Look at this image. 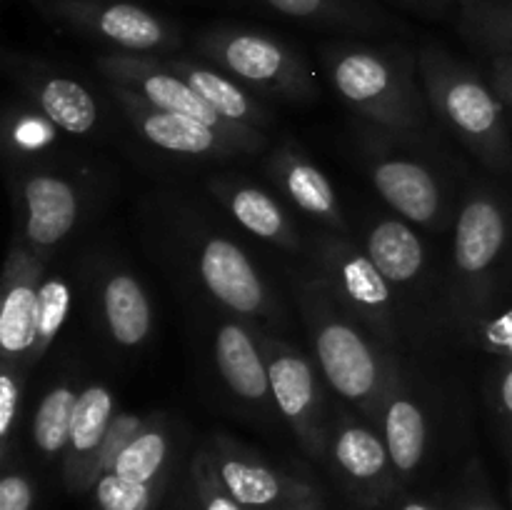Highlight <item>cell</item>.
I'll return each mask as SVG.
<instances>
[{"label":"cell","instance_id":"obj_1","mask_svg":"<svg viewBox=\"0 0 512 510\" xmlns=\"http://www.w3.org/2000/svg\"><path fill=\"white\" fill-rule=\"evenodd\" d=\"M295 293L330 388L380 423L385 398L400 370L398 360L385 350L383 340L333 298L318 275L298 280Z\"/></svg>","mask_w":512,"mask_h":510},{"label":"cell","instance_id":"obj_2","mask_svg":"<svg viewBox=\"0 0 512 510\" xmlns=\"http://www.w3.org/2000/svg\"><path fill=\"white\" fill-rule=\"evenodd\" d=\"M335 93L360 118L390 133H418L428 123V100L418 78V55L398 45L340 40L323 48Z\"/></svg>","mask_w":512,"mask_h":510},{"label":"cell","instance_id":"obj_3","mask_svg":"<svg viewBox=\"0 0 512 510\" xmlns=\"http://www.w3.org/2000/svg\"><path fill=\"white\" fill-rule=\"evenodd\" d=\"M418 78L430 113L475 158L498 173L512 170L505 103L490 80L438 45L418 53Z\"/></svg>","mask_w":512,"mask_h":510},{"label":"cell","instance_id":"obj_4","mask_svg":"<svg viewBox=\"0 0 512 510\" xmlns=\"http://www.w3.org/2000/svg\"><path fill=\"white\" fill-rule=\"evenodd\" d=\"M508 243V205L495 190L475 188L460 205L453 235V305L465 330L485 318Z\"/></svg>","mask_w":512,"mask_h":510},{"label":"cell","instance_id":"obj_5","mask_svg":"<svg viewBox=\"0 0 512 510\" xmlns=\"http://www.w3.org/2000/svg\"><path fill=\"white\" fill-rule=\"evenodd\" d=\"M200 58L250 90L283 100H313L318 93L308 60L285 40L240 25H213L195 40Z\"/></svg>","mask_w":512,"mask_h":510},{"label":"cell","instance_id":"obj_6","mask_svg":"<svg viewBox=\"0 0 512 510\" xmlns=\"http://www.w3.org/2000/svg\"><path fill=\"white\" fill-rule=\"evenodd\" d=\"M100 73L115 85H123V88L133 90L140 98L148 100L155 108L170 110V113L188 115V118L200 120V123L210 125L213 130H218L220 135H225L228 140H233L243 153H255V150L263 148V135L258 128H250V125L233 123V120L223 118L220 113H215L178 73L168 65V60H160L155 55H140V53H115L100 55L95 60Z\"/></svg>","mask_w":512,"mask_h":510},{"label":"cell","instance_id":"obj_7","mask_svg":"<svg viewBox=\"0 0 512 510\" xmlns=\"http://www.w3.org/2000/svg\"><path fill=\"white\" fill-rule=\"evenodd\" d=\"M315 263L325 288L375 338L385 345L398 338L393 285L385 280L365 250L338 235H323L315 240Z\"/></svg>","mask_w":512,"mask_h":510},{"label":"cell","instance_id":"obj_8","mask_svg":"<svg viewBox=\"0 0 512 510\" xmlns=\"http://www.w3.org/2000/svg\"><path fill=\"white\" fill-rule=\"evenodd\" d=\"M260 345L268 363L275 408L288 420L300 445L320 458L328 453L333 420L325 415V395L313 363L298 348L268 333H260Z\"/></svg>","mask_w":512,"mask_h":510},{"label":"cell","instance_id":"obj_9","mask_svg":"<svg viewBox=\"0 0 512 510\" xmlns=\"http://www.w3.org/2000/svg\"><path fill=\"white\" fill-rule=\"evenodd\" d=\"M45 13L115 45L120 53H160L173 50L180 40L170 20L130 0H50Z\"/></svg>","mask_w":512,"mask_h":510},{"label":"cell","instance_id":"obj_10","mask_svg":"<svg viewBox=\"0 0 512 510\" xmlns=\"http://www.w3.org/2000/svg\"><path fill=\"white\" fill-rule=\"evenodd\" d=\"M198 275L215 303L240 318L263 320L273 308V298L250 255L223 235H208L198 243Z\"/></svg>","mask_w":512,"mask_h":510},{"label":"cell","instance_id":"obj_11","mask_svg":"<svg viewBox=\"0 0 512 510\" xmlns=\"http://www.w3.org/2000/svg\"><path fill=\"white\" fill-rule=\"evenodd\" d=\"M110 90H113L115 103L123 108L125 118L130 120L135 133L153 148L165 150V153L188 155V158H228L230 153H243L233 140H228L200 120L155 108L123 85L110 83Z\"/></svg>","mask_w":512,"mask_h":510},{"label":"cell","instance_id":"obj_12","mask_svg":"<svg viewBox=\"0 0 512 510\" xmlns=\"http://www.w3.org/2000/svg\"><path fill=\"white\" fill-rule=\"evenodd\" d=\"M370 180L380 198L405 220L430 230L443 228L448 218L445 188L423 160L380 150L370 158Z\"/></svg>","mask_w":512,"mask_h":510},{"label":"cell","instance_id":"obj_13","mask_svg":"<svg viewBox=\"0 0 512 510\" xmlns=\"http://www.w3.org/2000/svg\"><path fill=\"white\" fill-rule=\"evenodd\" d=\"M45 258L35 255L23 240H15L3 270V308H0V353L5 363L28 370L33 350L35 310L43 285Z\"/></svg>","mask_w":512,"mask_h":510},{"label":"cell","instance_id":"obj_14","mask_svg":"<svg viewBox=\"0 0 512 510\" xmlns=\"http://www.w3.org/2000/svg\"><path fill=\"white\" fill-rule=\"evenodd\" d=\"M23 200V240L35 255L45 258L55 245L73 233L80 218V193L75 183L55 173H35L20 188Z\"/></svg>","mask_w":512,"mask_h":510},{"label":"cell","instance_id":"obj_15","mask_svg":"<svg viewBox=\"0 0 512 510\" xmlns=\"http://www.w3.org/2000/svg\"><path fill=\"white\" fill-rule=\"evenodd\" d=\"M210 458H213L215 470L228 493L245 510H263L275 503H283L285 498H300L305 493L303 485L293 483L288 475L273 470L258 455L248 453L243 445L225 435H215Z\"/></svg>","mask_w":512,"mask_h":510},{"label":"cell","instance_id":"obj_16","mask_svg":"<svg viewBox=\"0 0 512 510\" xmlns=\"http://www.w3.org/2000/svg\"><path fill=\"white\" fill-rule=\"evenodd\" d=\"M270 175H273L275 185L280 193L308 218L318 220V223L328 225V228L348 233V223H345L343 205H340L338 193H335L333 183L328 175L298 148V145L288 143L278 148L270 158Z\"/></svg>","mask_w":512,"mask_h":510},{"label":"cell","instance_id":"obj_17","mask_svg":"<svg viewBox=\"0 0 512 510\" xmlns=\"http://www.w3.org/2000/svg\"><path fill=\"white\" fill-rule=\"evenodd\" d=\"M215 365L220 378L240 400L255 405L273 400L260 335L240 320H225L215 330Z\"/></svg>","mask_w":512,"mask_h":510},{"label":"cell","instance_id":"obj_18","mask_svg":"<svg viewBox=\"0 0 512 510\" xmlns=\"http://www.w3.org/2000/svg\"><path fill=\"white\" fill-rule=\"evenodd\" d=\"M328 453L343 478L358 488H385L393 468L388 445L380 433L353 415H338L330 425Z\"/></svg>","mask_w":512,"mask_h":510},{"label":"cell","instance_id":"obj_19","mask_svg":"<svg viewBox=\"0 0 512 510\" xmlns=\"http://www.w3.org/2000/svg\"><path fill=\"white\" fill-rule=\"evenodd\" d=\"M213 193L218 195L230 210L235 220L258 235L260 240L270 245H278L285 250H298L300 248V235L295 233V225L290 220L288 210L275 200L268 190L258 188V185L243 183V180H213L210 183Z\"/></svg>","mask_w":512,"mask_h":510},{"label":"cell","instance_id":"obj_20","mask_svg":"<svg viewBox=\"0 0 512 510\" xmlns=\"http://www.w3.org/2000/svg\"><path fill=\"white\" fill-rule=\"evenodd\" d=\"M380 425H383V438L395 473H415L423 463L425 448H428V415L413 390L408 388V383L400 378V370L390 385L388 398H385Z\"/></svg>","mask_w":512,"mask_h":510},{"label":"cell","instance_id":"obj_21","mask_svg":"<svg viewBox=\"0 0 512 510\" xmlns=\"http://www.w3.org/2000/svg\"><path fill=\"white\" fill-rule=\"evenodd\" d=\"M98 295L110 340L120 348H140L153 330V305L143 283L130 270L118 268L105 275Z\"/></svg>","mask_w":512,"mask_h":510},{"label":"cell","instance_id":"obj_22","mask_svg":"<svg viewBox=\"0 0 512 510\" xmlns=\"http://www.w3.org/2000/svg\"><path fill=\"white\" fill-rule=\"evenodd\" d=\"M168 65L223 118L258 130L270 123V110L233 75L198 60L170 58Z\"/></svg>","mask_w":512,"mask_h":510},{"label":"cell","instance_id":"obj_23","mask_svg":"<svg viewBox=\"0 0 512 510\" xmlns=\"http://www.w3.org/2000/svg\"><path fill=\"white\" fill-rule=\"evenodd\" d=\"M113 418L115 400L105 385H88L80 390L73 428H70V443L65 450V470L70 480L88 483L90 468L98 458V450L113 425Z\"/></svg>","mask_w":512,"mask_h":510},{"label":"cell","instance_id":"obj_24","mask_svg":"<svg viewBox=\"0 0 512 510\" xmlns=\"http://www.w3.org/2000/svg\"><path fill=\"white\" fill-rule=\"evenodd\" d=\"M365 253L393 288L415 283L425 270V245L400 218L375 220L365 238Z\"/></svg>","mask_w":512,"mask_h":510},{"label":"cell","instance_id":"obj_25","mask_svg":"<svg viewBox=\"0 0 512 510\" xmlns=\"http://www.w3.org/2000/svg\"><path fill=\"white\" fill-rule=\"evenodd\" d=\"M40 113L58 130L85 135L98 125V103L83 83L65 75H45L30 83Z\"/></svg>","mask_w":512,"mask_h":510},{"label":"cell","instance_id":"obj_26","mask_svg":"<svg viewBox=\"0 0 512 510\" xmlns=\"http://www.w3.org/2000/svg\"><path fill=\"white\" fill-rule=\"evenodd\" d=\"M265 3L288 18L320 28L375 33L388 23V18L365 0H265Z\"/></svg>","mask_w":512,"mask_h":510},{"label":"cell","instance_id":"obj_27","mask_svg":"<svg viewBox=\"0 0 512 510\" xmlns=\"http://www.w3.org/2000/svg\"><path fill=\"white\" fill-rule=\"evenodd\" d=\"M460 33L490 55H512V0H460Z\"/></svg>","mask_w":512,"mask_h":510},{"label":"cell","instance_id":"obj_28","mask_svg":"<svg viewBox=\"0 0 512 510\" xmlns=\"http://www.w3.org/2000/svg\"><path fill=\"white\" fill-rule=\"evenodd\" d=\"M170 455V435L165 430V423L160 418H153L145 423V428L130 440L123 448V453L115 460L110 473H118L128 480L138 483H155L158 475L163 473L165 463Z\"/></svg>","mask_w":512,"mask_h":510},{"label":"cell","instance_id":"obj_29","mask_svg":"<svg viewBox=\"0 0 512 510\" xmlns=\"http://www.w3.org/2000/svg\"><path fill=\"white\" fill-rule=\"evenodd\" d=\"M80 390L73 385H55L40 400L33 418V443L43 455H58L68 450L75 405Z\"/></svg>","mask_w":512,"mask_h":510},{"label":"cell","instance_id":"obj_30","mask_svg":"<svg viewBox=\"0 0 512 510\" xmlns=\"http://www.w3.org/2000/svg\"><path fill=\"white\" fill-rule=\"evenodd\" d=\"M70 313V288L60 275H50L43 280L38 293V310H35V333H33V350H30L28 368L40 363L63 330L65 320Z\"/></svg>","mask_w":512,"mask_h":510},{"label":"cell","instance_id":"obj_31","mask_svg":"<svg viewBox=\"0 0 512 510\" xmlns=\"http://www.w3.org/2000/svg\"><path fill=\"white\" fill-rule=\"evenodd\" d=\"M155 483H138L118 473H105L95 480V503L100 510H150Z\"/></svg>","mask_w":512,"mask_h":510},{"label":"cell","instance_id":"obj_32","mask_svg":"<svg viewBox=\"0 0 512 510\" xmlns=\"http://www.w3.org/2000/svg\"><path fill=\"white\" fill-rule=\"evenodd\" d=\"M145 423H148V420L140 418V415H135V413L115 415L113 425H110L108 435H105L103 445H100V450H98V458H95L93 468H90L88 483L95 485V480L103 478L105 473H110V470H113L118 455L123 453L125 445H128L130 440H133L135 435L145 428Z\"/></svg>","mask_w":512,"mask_h":510},{"label":"cell","instance_id":"obj_33","mask_svg":"<svg viewBox=\"0 0 512 510\" xmlns=\"http://www.w3.org/2000/svg\"><path fill=\"white\" fill-rule=\"evenodd\" d=\"M25 370L13 363L0 365V448L8 455L15 425L20 418V400H23Z\"/></svg>","mask_w":512,"mask_h":510},{"label":"cell","instance_id":"obj_34","mask_svg":"<svg viewBox=\"0 0 512 510\" xmlns=\"http://www.w3.org/2000/svg\"><path fill=\"white\" fill-rule=\"evenodd\" d=\"M193 485L203 510H245L220 480L210 450H200L193 460Z\"/></svg>","mask_w":512,"mask_h":510},{"label":"cell","instance_id":"obj_35","mask_svg":"<svg viewBox=\"0 0 512 510\" xmlns=\"http://www.w3.org/2000/svg\"><path fill=\"white\" fill-rule=\"evenodd\" d=\"M55 125L43 113H18L8 120V143L15 153H38L53 143Z\"/></svg>","mask_w":512,"mask_h":510},{"label":"cell","instance_id":"obj_36","mask_svg":"<svg viewBox=\"0 0 512 510\" xmlns=\"http://www.w3.org/2000/svg\"><path fill=\"white\" fill-rule=\"evenodd\" d=\"M468 335L485 353L512 360V308L500 310L495 315H485L468 330Z\"/></svg>","mask_w":512,"mask_h":510},{"label":"cell","instance_id":"obj_37","mask_svg":"<svg viewBox=\"0 0 512 510\" xmlns=\"http://www.w3.org/2000/svg\"><path fill=\"white\" fill-rule=\"evenodd\" d=\"M490 403L512 443V360H500L490 378Z\"/></svg>","mask_w":512,"mask_h":510},{"label":"cell","instance_id":"obj_38","mask_svg":"<svg viewBox=\"0 0 512 510\" xmlns=\"http://www.w3.org/2000/svg\"><path fill=\"white\" fill-rule=\"evenodd\" d=\"M33 485L23 473H8L0 480V510H30Z\"/></svg>","mask_w":512,"mask_h":510},{"label":"cell","instance_id":"obj_39","mask_svg":"<svg viewBox=\"0 0 512 510\" xmlns=\"http://www.w3.org/2000/svg\"><path fill=\"white\" fill-rule=\"evenodd\" d=\"M490 85L512 110V55H490Z\"/></svg>","mask_w":512,"mask_h":510},{"label":"cell","instance_id":"obj_40","mask_svg":"<svg viewBox=\"0 0 512 510\" xmlns=\"http://www.w3.org/2000/svg\"><path fill=\"white\" fill-rule=\"evenodd\" d=\"M398 3L423 10V13H443V10H448L453 3H460V0H398Z\"/></svg>","mask_w":512,"mask_h":510},{"label":"cell","instance_id":"obj_41","mask_svg":"<svg viewBox=\"0 0 512 510\" xmlns=\"http://www.w3.org/2000/svg\"><path fill=\"white\" fill-rule=\"evenodd\" d=\"M400 510H435V508H430L428 503H420V500H413V503H405Z\"/></svg>","mask_w":512,"mask_h":510},{"label":"cell","instance_id":"obj_42","mask_svg":"<svg viewBox=\"0 0 512 510\" xmlns=\"http://www.w3.org/2000/svg\"><path fill=\"white\" fill-rule=\"evenodd\" d=\"M290 510H318V505H315L310 498H305V500H298V505H295V508H290Z\"/></svg>","mask_w":512,"mask_h":510},{"label":"cell","instance_id":"obj_43","mask_svg":"<svg viewBox=\"0 0 512 510\" xmlns=\"http://www.w3.org/2000/svg\"><path fill=\"white\" fill-rule=\"evenodd\" d=\"M468 510H498V508H490V505H483V503H475V505H470Z\"/></svg>","mask_w":512,"mask_h":510},{"label":"cell","instance_id":"obj_44","mask_svg":"<svg viewBox=\"0 0 512 510\" xmlns=\"http://www.w3.org/2000/svg\"><path fill=\"white\" fill-rule=\"evenodd\" d=\"M48 3H50V0H48Z\"/></svg>","mask_w":512,"mask_h":510}]
</instances>
